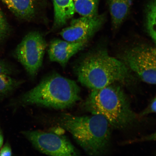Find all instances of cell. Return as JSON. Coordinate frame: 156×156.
Here are the masks:
<instances>
[{
  "mask_svg": "<svg viewBox=\"0 0 156 156\" xmlns=\"http://www.w3.org/2000/svg\"><path fill=\"white\" fill-rule=\"evenodd\" d=\"M82 107L91 114L104 117L111 126L116 129L132 126L138 117L124 90L116 83L91 90Z\"/></svg>",
  "mask_w": 156,
  "mask_h": 156,
  "instance_id": "cell-1",
  "label": "cell"
},
{
  "mask_svg": "<svg viewBox=\"0 0 156 156\" xmlns=\"http://www.w3.org/2000/svg\"><path fill=\"white\" fill-rule=\"evenodd\" d=\"M129 68L124 62L104 50L92 52L82 60L76 69L78 81L93 90L116 83H127L132 79Z\"/></svg>",
  "mask_w": 156,
  "mask_h": 156,
  "instance_id": "cell-2",
  "label": "cell"
},
{
  "mask_svg": "<svg viewBox=\"0 0 156 156\" xmlns=\"http://www.w3.org/2000/svg\"><path fill=\"white\" fill-rule=\"evenodd\" d=\"M91 115L64 114L58 122L88 154L101 155L106 153L110 145L112 126L104 117Z\"/></svg>",
  "mask_w": 156,
  "mask_h": 156,
  "instance_id": "cell-3",
  "label": "cell"
},
{
  "mask_svg": "<svg viewBox=\"0 0 156 156\" xmlns=\"http://www.w3.org/2000/svg\"><path fill=\"white\" fill-rule=\"evenodd\" d=\"M80 89L73 80L54 73L21 96L23 106L36 105L58 110L72 107L80 100Z\"/></svg>",
  "mask_w": 156,
  "mask_h": 156,
  "instance_id": "cell-4",
  "label": "cell"
},
{
  "mask_svg": "<svg viewBox=\"0 0 156 156\" xmlns=\"http://www.w3.org/2000/svg\"><path fill=\"white\" fill-rule=\"evenodd\" d=\"M46 47L42 35L32 32L25 36L16 49V57L32 76L36 75L42 65Z\"/></svg>",
  "mask_w": 156,
  "mask_h": 156,
  "instance_id": "cell-5",
  "label": "cell"
},
{
  "mask_svg": "<svg viewBox=\"0 0 156 156\" xmlns=\"http://www.w3.org/2000/svg\"><path fill=\"white\" fill-rule=\"evenodd\" d=\"M156 56L155 48L145 46L134 47L124 53V63L142 81L155 85Z\"/></svg>",
  "mask_w": 156,
  "mask_h": 156,
  "instance_id": "cell-6",
  "label": "cell"
},
{
  "mask_svg": "<svg viewBox=\"0 0 156 156\" xmlns=\"http://www.w3.org/2000/svg\"><path fill=\"white\" fill-rule=\"evenodd\" d=\"M22 133L35 148L46 154L63 156L79 155L75 147L65 136L37 130L25 131Z\"/></svg>",
  "mask_w": 156,
  "mask_h": 156,
  "instance_id": "cell-7",
  "label": "cell"
},
{
  "mask_svg": "<svg viewBox=\"0 0 156 156\" xmlns=\"http://www.w3.org/2000/svg\"><path fill=\"white\" fill-rule=\"evenodd\" d=\"M105 15L94 17H83L73 19L69 26L64 28L60 35L64 40L70 42L88 41L102 26Z\"/></svg>",
  "mask_w": 156,
  "mask_h": 156,
  "instance_id": "cell-8",
  "label": "cell"
},
{
  "mask_svg": "<svg viewBox=\"0 0 156 156\" xmlns=\"http://www.w3.org/2000/svg\"><path fill=\"white\" fill-rule=\"evenodd\" d=\"M87 41L70 42L55 39L51 43L48 50L51 61L59 63L65 67L72 56L83 48Z\"/></svg>",
  "mask_w": 156,
  "mask_h": 156,
  "instance_id": "cell-9",
  "label": "cell"
},
{
  "mask_svg": "<svg viewBox=\"0 0 156 156\" xmlns=\"http://www.w3.org/2000/svg\"><path fill=\"white\" fill-rule=\"evenodd\" d=\"M13 14L29 20L36 13L38 3L44 0H1Z\"/></svg>",
  "mask_w": 156,
  "mask_h": 156,
  "instance_id": "cell-10",
  "label": "cell"
},
{
  "mask_svg": "<svg viewBox=\"0 0 156 156\" xmlns=\"http://www.w3.org/2000/svg\"><path fill=\"white\" fill-rule=\"evenodd\" d=\"M54 11V26L59 28L67 23L75 12L73 0H53Z\"/></svg>",
  "mask_w": 156,
  "mask_h": 156,
  "instance_id": "cell-11",
  "label": "cell"
},
{
  "mask_svg": "<svg viewBox=\"0 0 156 156\" xmlns=\"http://www.w3.org/2000/svg\"><path fill=\"white\" fill-rule=\"evenodd\" d=\"M108 3L113 27L116 29L127 16L131 0H108Z\"/></svg>",
  "mask_w": 156,
  "mask_h": 156,
  "instance_id": "cell-12",
  "label": "cell"
},
{
  "mask_svg": "<svg viewBox=\"0 0 156 156\" xmlns=\"http://www.w3.org/2000/svg\"><path fill=\"white\" fill-rule=\"evenodd\" d=\"M156 0H149L145 8V27L146 32L156 43Z\"/></svg>",
  "mask_w": 156,
  "mask_h": 156,
  "instance_id": "cell-13",
  "label": "cell"
},
{
  "mask_svg": "<svg viewBox=\"0 0 156 156\" xmlns=\"http://www.w3.org/2000/svg\"><path fill=\"white\" fill-rule=\"evenodd\" d=\"M99 0H73L75 11L83 17H94L98 14Z\"/></svg>",
  "mask_w": 156,
  "mask_h": 156,
  "instance_id": "cell-14",
  "label": "cell"
},
{
  "mask_svg": "<svg viewBox=\"0 0 156 156\" xmlns=\"http://www.w3.org/2000/svg\"><path fill=\"white\" fill-rule=\"evenodd\" d=\"M9 75H0V100L11 94L21 84V81Z\"/></svg>",
  "mask_w": 156,
  "mask_h": 156,
  "instance_id": "cell-15",
  "label": "cell"
},
{
  "mask_svg": "<svg viewBox=\"0 0 156 156\" xmlns=\"http://www.w3.org/2000/svg\"><path fill=\"white\" fill-rule=\"evenodd\" d=\"M9 32V26L5 15L0 7V42L6 37Z\"/></svg>",
  "mask_w": 156,
  "mask_h": 156,
  "instance_id": "cell-16",
  "label": "cell"
},
{
  "mask_svg": "<svg viewBox=\"0 0 156 156\" xmlns=\"http://www.w3.org/2000/svg\"><path fill=\"white\" fill-rule=\"evenodd\" d=\"M156 97L154 98L151 101V103L148 105V106L140 113L138 117H142V116L147 115L151 114V113H155L156 112Z\"/></svg>",
  "mask_w": 156,
  "mask_h": 156,
  "instance_id": "cell-17",
  "label": "cell"
},
{
  "mask_svg": "<svg viewBox=\"0 0 156 156\" xmlns=\"http://www.w3.org/2000/svg\"><path fill=\"white\" fill-rule=\"evenodd\" d=\"M12 73L11 68L8 64L0 58V75L6 74L10 75Z\"/></svg>",
  "mask_w": 156,
  "mask_h": 156,
  "instance_id": "cell-18",
  "label": "cell"
},
{
  "mask_svg": "<svg viewBox=\"0 0 156 156\" xmlns=\"http://www.w3.org/2000/svg\"><path fill=\"white\" fill-rule=\"evenodd\" d=\"M12 155V151L10 145L9 143H5L0 149V156H6Z\"/></svg>",
  "mask_w": 156,
  "mask_h": 156,
  "instance_id": "cell-19",
  "label": "cell"
},
{
  "mask_svg": "<svg viewBox=\"0 0 156 156\" xmlns=\"http://www.w3.org/2000/svg\"><path fill=\"white\" fill-rule=\"evenodd\" d=\"M4 142V137L2 132L0 128V149L3 145Z\"/></svg>",
  "mask_w": 156,
  "mask_h": 156,
  "instance_id": "cell-20",
  "label": "cell"
}]
</instances>
